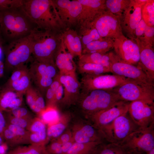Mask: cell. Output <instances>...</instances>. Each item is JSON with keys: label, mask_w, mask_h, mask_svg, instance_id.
Here are the masks:
<instances>
[{"label": "cell", "mask_w": 154, "mask_h": 154, "mask_svg": "<svg viewBox=\"0 0 154 154\" xmlns=\"http://www.w3.org/2000/svg\"><path fill=\"white\" fill-rule=\"evenodd\" d=\"M20 9L39 29L57 33H61L66 29L60 20L52 0H24Z\"/></svg>", "instance_id": "obj_1"}, {"label": "cell", "mask_w": 154, "mask_h": 154, "mask_svg": "<svg viewBox=\"0 0 154 154\" xmlns=\"http://www.w3.org/2000/svg\"><path fill=\"white\" fill-rule=\"evenodd\" d=\"M61 33L34 27L30 35L32 54L39 62L54 61L55 53L61 42Z\"/></svg>", "instance_id": "obj_2"}, {"label": "cell", "mask_w": 154, "mask_h": 154, "mask_svg": "<svg viewBox=\"0 0 154 154\" xmlns=\"http://www.w3.org/2000/svg\"><path fill=\"white\" fill-rule=\"evenodd\" d=\"M19 9L0 11V31L11 41L28 36L34 28L32 23Z\"/></svg>", "instance_id": "obj_3"}, {"label": "cell", "mask_w": 154, "mask_h": 154, "mask_svg": "<svg viewBox=\"0 0 154 154\" xmlns=\"http://www.w3.org/2000/svg\"><path fill=\"white\" fill-rule=\"evenodd\" d=\"M113 89L123 101L154 102V83L129 80Z\"/></svg>", "instance_id": "obj_4"}, {"label": "cell", "mask_w": 154, "mask_h": 154, "mask_svg": "<svg viewBox=\"0 0 154 154\" xmlns=\"http://www.w3.org/2000/svg\"><path fill=\"white\" fill-rule=\"evenodd\" d=\"M81 94L83 97L81 106L90 116L122 100L113 89L94 90Z\"/></svg>", "instance_id": "obj_5"}, {"label": "cell", "mask_w": 154, "mask_h": 154, "mask_svg": "<svg viewBox=\"0 0 154 154\" xmlns=\"http://www.w3.org/2000/svg\"><path fill=\"white\" fill-rule=\"evenodd\" d=\"M32 54V42L30 34L11 41L6 49L5 66L8 70L15 68L29 61Z\"/></svg>", "instance_id": "obj_6"}, {"label": "cell", "mask_w": 154, "mask_h": 154, "mask_svg": "<svg viewBox=\"0 0 154 154\" xmlns=\"http://www.w3.org/2000/svg\"><path fill=\"white\" fill-rule=\"evenodd\" d=\"M120 145L126 154L147 153L154 148V126L139 128L131 133Z\"/></svg>", "instance_id": "obj_7"}, {"label": "cell", "mask_w": 154, "mask_h": 154, "mask_svg": "<svg viewBox=\"0 0 154 154\" xmlns=\"http://www.w3.org/2000/svg\"><path fill=\"white\" fill-rule=\"evenodd\" d=\"M139 128L127 112L118 117L101 131L106 141L120 145L131 133Z\"/></svg>", "instance_id": "obj_8"}, {"label": "cell", "mask_w": 154, "mask_h": 154, "mask_svg": "<svg viewBox=\"0 0 154 154\" xmlns=\"http://www.w3.org/2000/svg\"><path fill=\"white\" fill-rule=\"evenodd\" d=\"M129 80L114 74L84 75L80 83L81 93L97 90L113 89Z\"/></svg>", "instance_id": "obj_9"}, {"label": "cell", "mask_w": 154, "mask_h": 154, "mask_svg": "<svg viewBox=\"0 0 154 154\" xmlns=\"http://www.w3.org/2000/svg\"><path fill=\"white\" fill-rule=\"evenodd\" d=\"M102 38L115 39L123 35L120 18L104 10L91 22Z\"/></svg>", "instance_id": "obj_10"}, {"label": "cell", "mask_w": 154, "mask_h": 154, "mask_svg": "<svg viewBox=\"0 0 154 154\" xmlns=\"http://www.w3.org/2000/svg\"><path fill=\"white\" fill-rule=\"evenodd\" d=\"M128 112L139 128L154 126V102L142 100L130 102Z\"/></svg>", "instance_id": "obj_11"}, {"label": "cell", "mask_w": 154, "mask_h": 154, "mask_svg": "<svg viewBox=\"0 0 154 154\" xmlns=\"http://www.w3.org/2000/svg\"><path fill=\"white\" fill-rule=\"evenodd\" d=\"M147 0H131L120 17L121 27L128 38L135 41V29L142 19L141 7Z\"/></svg>", "instance_id": "obj_12"}, {"label": "cell", "mask_w": 154, "mask_h": 154, "mask_svg": "<svg viewBox=\"0 0 154 154\" xmlns=\"http://www.w3.org/2000/svg\"><path fill=\"white\" fill-rule=\"evenodd\" d=\"M60 20L66 28L77 26L82 10L78 0H52Z\"/></svg>", "instance_id": "obj_13"}, {"label": "cell", "mask_w": 154, "mask_h": 154, "mask_svg": "<svg viewBox=\"0 0 154 154\" xmlns=\"http://www.w3.org/2000/svg\"><path fill=\"white\" fill-rule=\"evenodd\" d=\"M110 72L113 74L130 80L147 83H154L144 72L137 66L121 60L113 53L111 60Z\"/></svg>", "instance_id": "obj_14"}, {"label": "cell", "mask_w": 154, "mask_h": 154, "mask_svg": "<svg viewBox=\"0 0 154 154\" xmlns=\"http://www.w3.org/2000/svg\"><path fill=\"white\" fill-rule=\"evenodd\" d=\"M115 54L121 61L137 66L139 61V50L135 41L123 35L114 40Z\"/></svg>", "instance_id": "obj_15"}, {"label": "cell", "mask_w": 154, "mask_h": 154, "mask_svg": "<svg viewBox=\"0 0 154 154\" xmlns=\"http://www.w3.org/2000/svg\"><path fill=\"white\" fill-rule=\"evenodd\" d=\"M130 102L120 101L111 107L90 116L93 124L101 131L117 118L128 112Z\"/></svg>", "instance_id": "obj_16"}, {"label": "cell", "mask_w": 154, "mask_h": 154, "mask_svg": "<svg viewBox=\"0 0 154 154\" xmlns=\"http://www.w3.org/2000/svg\"><path fill=\"white\" fill-rule=\"evenodd\" d=\"M74 57L65 46L61 37V42L54 56V61L59 70L60 75H66L77 78L76 70V66Z\"/></svg>", "instance_id": "obj_17"}, {"label": "cell", "mask_w": 154, "mask_h": 154, "mask_svg": "<svg viewBox=\"0 0 154 154\" xmlns=\"http://www.w3.org/2000/svg\"><path fill=\"white\" fill-rule=\"evenodd\" d=\"M135 41L139 50V61L137 65L152 82L154 81V51L153 46L138 40Z\"/></svg>", "instance_id": "obj_18"}, {"label": "cell", "mask_w": 154, "mask_h": 154, "mask_svg": "<svg viewBox=\"0 0 154 154\" xmlns=\"http://www.w3.org/2000/svg\"><path fill=\"white\" fill-rule=\"evenodd\" d=\"M78 1L81 5L82 10L78 25L91 22L97 15L105 10V0Z\"/></svg>", "instance_id": "obj_19"}, {"label": "cell", "mask_w": 154, "mask_h": 154, "mask_svg": "<svg viewBox=\"0 0 154 154\" xmlns=\"http://www.w3.org/2000/svg\"><path fill=\"white\" fill-rule=\"evenodd\" d=\"M59 80L64 88V95L62 99L63 102L70 104L79 98L81 85L77 78L59 74Z\"/></svg>", "instance_id": "obj_20"}, {"label": "cell", "mask_w": 154, "mask_h": 154, "mask_svg": "<svg viewBox=\"0 0 154 154\" xmlns=\"http://www.w3.org/2000/svg\"><path fill=\"white\" fill-rule=\"evenodd\" d=\"M54 61L39 62L35 60L28 69L31 79L34 81L40 78L54 79L59 74Z\"/></svg>", "instance_id": "obj_21"}, {"label": "cell", "mask_w": 154, "mask_h": 154, "mask_svg": "<svg viewBox=\"0 0 154 154\" xmlns=\"http://www.w3.org/2000/svg\"><path fill=\"white\" fill-rule=\"evenodd\" d=\"M72 139L74 142L82 143L106 141L102 131L94 124L83 126L76 131Z\"/></svg>", "instance_id": "obj_22"}, {"label": "cell", "mask_w": 154, "mask_h": 154, "mask_svg": "<svg viewBox=\"0 0 154 154\" xmlns=\"http://www.w3.org/2000/svg\"><path fill=\"white\" fill-rule=\"evenodd\" d=\"M23 95L4 87L0 92V110L2 112L9 111L20 106Z\"/></svg>", "instance_id": "obj_23"}, {"label": "cell", "mask_w": 154, "mask_h": 154, "mask_svg": "<svg viewBox=\"0 0 154 154\" xmlns=\"http://www.w3.org/2000/svg\"><path fill=\"white\" fill-rule=\"evenodd\" d=\"M61 37L67 50L74 57L82 55V44L76 31L67 28L61 33Z\"/></svg>", "instance_id": "obj_24"}, {"label": "cell", "mask_w": 154, "mask_h": 154, "mask_svg": "<svg viewBox=\"0 0 154 154\" xmlns=\"http://www.w3.org/2000/svg\"><path fill=\"white\" fill-rule=\"evenodd\" d=\"M114 39L102 38L87 44L82 50V54L89 53H106L113 48Z\"/></svg>", "instance_id": "obj_25"}, {"label": "cell", "mask_w": 154, "mask_h": 154, "mask_svg": "<svg viewBox=\"0 0 154 154\" xmlns=\"http://www.w3.org/2000/svg\"><path fill=\"white\" fill-rule=\"evenodd\" d=\"M77 26L79 28L77 32L80 39L82 49L90 42L102 38L91 22L82 23Z\"/></svg>", "instance_id": "obj_26"}, {"label": "cell", "mask_w": 154, "mask_h": 154, "mask_svg": "<svg viewBox=\"0 0 154 154\" xmlns=\"http://www.w3.org/2000/svg\"><path fill=\"white\" fill-rule=\"evenodd\" d=\"M112 53L105 54L94 53L82 54L79 57L78 62L100 64L110 69Z\"/></svg>", "instance_id": "obj_27"}, {"label": "cell", "mask_w": 154, "mask_h": 154, "mask_svg": "<svg viewBox=\"0 0 154 154\" xmlns=\"http://www.w3.org/2000/svg\"><path fill=\"white\" fill-rule=\"evenodd\" d=\"M78 67L79 72L84 75H98L110 72V68L92 63L78 62Z\"/></svg>", "instance_id": "obj_28"}, {"label": "cell", "mask_w": 154, "mask_h": 154, "mask_svg": "<svg viewBox=\"0 0 154 154\" xmlns=\"http://www.w3.org/2000/svg\"><path fill=\"white\" fill-rule=\"evenodd\" d=\"M131 0H105V10L120 17L121 14L128 6Z\"/></svg>", "instance_id": "obj_29"}, {"label": "cell", "mask_w": 154, "mask_h": 154, "mask_svg": "<svg viewBox=\"0 0 154 154\" xmlns=\"http://www.w3.org/2000/svg\"><path fill=\"white\" fill-rule=\"evenodd\" d=\"M31 79L28 71L20 78L10 83H6L4 87L24 94L31 86Z\"/></svg>", "instance_id": "obj_30"}, {"label": "cell", "mask_w": 154, "mask_h": 154, "mask_svg": "<svg viewBox=\"0 0 154 154\" xmlns=\"http://www.w3.org/2000/svg\"><path fill=\"white\" fill-rule=\"evenodd\" d=\"M91 154H126L119 145L107 141L98 145Z\"/></svg>", "instance_id": "obj_31"}, {"label": "cell", "mask_w": 154, "mask_h": 154, "mask_svg": "<svg viewBox=\"0 0 154 154\" xmlns=\"http://www.w3.org/2000/svg\"><path fill=\"white\" fill-rule=\"evenodd\" d=\"M142 18L147 26L154 27V0H147L141 7Z\"/></svg>", "instance_id": "obj_32"}, {"label": "cell", "mask_w": 154, "mask_h": 154, "mask_svg": "<svg viewBox=\"0 0 154 154\" xmlns=\"http://www.w3.org/2000/svg\"><path fill=\"white\" fill-rule=\"evenodd\" d=\"M9 153L11 154H49L44 146L33 144L28 147H18Z\"/></svg>", "instance_id": "obj_33"}, {"label": "cell", "mask_w": 154, "mask_h": 154, "mask_svg": "<svg viewBox=\"0 0 154 154\" xmlns=\"http://www.w3.org/2000/svg\"><path fill=\"white\" fill-rule=\"evenodd\" d=\"M39 114L44 123L50 125L56 123L59 118L58 112L52 106H47Z\"/></svg>", "instance_id": "obj_34"}, {"label": "cell", "mask_w": 154, "mask_h": 154, "mask_svg": "<svg viewBox=\"0 0 154 154\" xmlns=\"http://www.w3.org/2000/svg\"><path fill=\"white\" fill-rule=\"evenodd\" d=\"M102 142H93L82 143L74 142L70 148L66 153L63 154H70L86 151H93L98 145Z\"/></svg>", "instance_id": "obj_35"}, {"label": "cell", "mask_w": 154, "mask_h": 154, "mask_svg": "<svg viewBox=\"0 0 154 154\" xmlns=\"http://www.w3.org/2000/svg\"><path fill=\"white\" fill-rule=\"evenodd\" d=\"M31 133L38 134L44 142L46 137V131L44 123L41 120L36 119L31 123L28 127Z\"/></svg>", "instance_id": "obj_36"}, {"label": "cell", "mask_w": 154, "mask_h": 154, "mask_svg": "<svg viewBox=\"0 0 154 154\" xmlns=\"http://www.w3.org/2000/svg\"><path fill=\"white\" fill-rule=\"evenodd\" d=\"M61 84L59 74L54 78L52 82L48 88L45 92L47 106H52L53 101L55 92Z\"/></svg>", "instance_id": "obj_37"}, {"label": "cell", "mask_w": 154, "mask_h": 154, "mask_svg": "<svg viewBox=\"0 0 154 154\" xmlns=\"http://www.w3.org/2000/svg\"><path fill=\"white\" fill-rule=\"evenodd\" d=\"M27 103L30 108L34 112L39 114L42 111L37 105L35 97L34 88L31 86L25 94Z\"/></svg>", "instance_id": "obj_38"}, {"label": "cell", "mask_w": 154, "mask_h": 154, "mask_svg": "<svg viewBox=\"0 0 154 154\" xmlns=\"http://www.w3.org/2000/svg\"><path fill=\"white\" fill-rule=\"evenodd\" d=\"M24 1V0H0V11L19 9Z\"/></svg>", "instance_id": "obj_39"}, {"label": "cell", "mask_w": 154, "mask_h": 154, "mask_svg": "<svg viewBox=\"0 0 154 154\" xmlns=\"http://www.w3.org/2000/svg\"><path fill=\"white\" fill-rule=\"evenodd\" d=\"M66 125L63 123H55L49 126L46 131L47 135L49 137H56L60 136L64 130Z\"/></svg>", "instance_id": "obj_40"}, {"label": "cell", "mask_w": 154, "mask_h": 154, "mask_svg": "<svg viewBox=\"0 0 154 154\" xmlns=\"http://www.w3.org/2000/svg\"><path fill=\"white\" fill-rule=\"evenodd\" d=\"M139 40L145 44L153 46L154 42V27L146 25L143 36L141 39Z\"/></svg>", "instance_id": "obj_41"}, {"label": "cell", "mask_w": 154, "mask_h": 154, "mask_svg": "<svg viewBox=\"0 0 154 154\" xmlns=\"http://www.w3.org/2000/svg\"><path fill=\"white\" fill-rule=\"evenodd\" d=\"M13 70L10 77L6 83H10L20 78L28 71V69L25 64L19 66Z\"/></svg>", "instance_id": "obj_42"}, {"label": "cell", "mask_w": 154, "mask_h": 154, "mask_svg": "<svg viewBox=\"0 0 154 154\" xmlns=\"http://www.w3.org/2000/svg\"><path fill=\"white\" fill-rule=\"evenodd\" d=\"M5 127L11 130L16 135L22 139L29 138V134H28L24 128L11 124H6Z\"/></svg>", "instance_id": "obj_43"}, {"label": "cell", "mask_w": 154, "mask_h": 154, "mask_svg": "<svg viewBox=\"0 0 154 154\" xmlns=\"http://www.w3.org/2000/svg\"><path fill=\"white\" fill-rule=\"evenodd\" d=\"M2 137L7 143L11 144H15V141L22 139L20 138L16 135L11 130L6 127H5L3 130Z\"/></svg>", "instance_id": "obj_44"}, {"label": "cell", "mask_w": 154, "mask_h": 154, "mask_svg": "<svg viewBox=\"0 0 154 154\" xmlns=\"http://www.w3.org/2000/svg\"><path fill=\"white\" fill-rule=\"evenodd\" d=\"M146 25L142 18L135 29V40H140L142 38L144 33Z\"/></svg>", "instance_id": "obj_45"}, {"label": "cell", "mask_w": 154, "mask_h": 154, "mask_svg": "<svg viewBox=\"0 0 154 154\" xmlns=\"http://www.w3.org/2000/svg\"><path fill=\"white\" fill-rule=\"evenodd\" d=\"M9 124L15 125L24 128L28 127L30 123L26 119L17 118L13 116L9 117Z\"/></svg>", "instance_id": "obj_46"}, {"label": "cell", "mask_w": 154, "mask_h": 154, "mask_svg": "<svg viewBox=\"0 0 154 154\" xmlns=\"http://www.w3.org/2000/svg\"><path fill=\"white\" fill-rule=\"evenodd\" d=\"M13 116L17 117L26 119L29 116V112L25 108L21 106L14 108L10 111Z\"/></svg>", "instance_id": "obj_47"}, {"label": "cell", "mask_w": 154, "mask_h": 154, "mask_svg": "<svg viewBox=\"0 0 154 154\" xmlns=\"http://www.w3.org/2000/svg\"><path fill=\"white\" fill-rule=\"evenodd\" d=\"M61 147L62 145L57 141L52 143L46 149L49 154H61Z\"/></svg>", "instance_id": "obj_48"}, {"label": "cell", "mask_w": 154, "mask_h": 154, "mask_svg": "<svg viewBox=\"0 0 154 154\" xmlns=\"http://www.w3.org/2000/svg\"><path fill=\"white\" fill-rule=\"evenodd\" d=\"M34 90L36 104L42 111L46 108L44 99L41 93L37 89L34 88Z\"/></svg>", "instance_id": "obj_49"}, {"label": "cell", "mask_w": 154, "mask_h": 154, "mask_svg": "<svg viewBox=\"0 0 154 154\" xmlns=\"http://www.w3.org/2000/svg\"><path fill=\"white\" fill-rule=\"evenodd\" d=\"M63 95L64 88L61 84L55 92L53 101V106L55 103L62 100Z\"/></svg>", "instance_id": "obj_50"}, {"label": "cell", "mask_w": 154, "mask_h": 154, "mask_svg": "<svg viewBox=\"0 0 154 154\" xmlns=\"http://www.w3.org/2000/svg\"><path fill=\"white\" fill-rule=\"evenodd\" d=\"M72 139L71 134L70 133H67L60 136L57 141L62 145Z\"/></svg>", "instance_id": "obj_51"}, {"label": "cell", "mask_w": 154, "mask_h": 154, "mask_svg": "<svg viewBox=\"0 0 154 154\" xmlns=\"http://www.w3.org/2000/svg\"><path fill=\"white\" fill-rule=\"evenodd\" d=\"M74 142L73 139L71 140L62 145V149L63 154L66 153L71 147Z\"/></svg>", "instance_id": "obj_52"}, {"label": "cell", "mask_w": 154, "mask_h": 154, "mask_svg": "<svg viewBox=\"0 0 154 154\" xmlns=\"http://www.w3.org/2000/svg\"><path fill=\"white\" fill-rule=\"evenodd\" d=\"M7 148V146L6 143H3L0 144V154H6Z\"/></svg>", "instance_id": "obj_53"}, {"label": "cell", "mask_w": 154, "mask_h": 154, "mask_svg": "<svg viewBox=\"0 0 154 154\" xmlns=\"http://www.w3.org/2000/svg\"><path fill=\"white\" fill-rule=\"evenodd\" d=\"M4 68L3 64L1 61L0 60V77H1L3 74Z\"/></svg>", "instance_id": "obj_54"}, {"label": "cell", "mask_w": 154, "mask_h": 154, "mask_svg": "<svg viewBox=\"0 0 154 154\" xmlns=\"http://www.w3.org/2000/svg\"><path fill=\"white\" fill-rule=\"evenodd\" d=\"M5 128L0 124V135L2 137L3 133Z\"/></svg>", "instance_id": "obj_55"}, {"label": "cell", "mask_w": 154, "mask_h": 154, "mask_svg": "<svg viewBox=\"0 0 154 154\" xmlns=\"http://www.w3.org/2000/svg\"><path fill=\"white\" fill-rule=\"evenodd\" d=\"M145 154H154V148Z\"/></svg>", "instance_id": "obj_56"}, {"label": "cell", "mask_w": 154, "mask_h": 154, "mask_svg": "<svg viewBox=\"0 0 154 154\" xmlns=\"http://www.w3.org/2000/svg\"><path fill=\"white\" fill-rule=\"evenodd\" d=\"M3 138L1 136V135H0V145L2 143H3Z\"/></svg>", "instance_id": "obj_57"}, {"label": "cell", "mask_w": 154, "mask_h": 154, "mask_svg": "<svg viewBox=\"0 0 154 154\" xmlns=\"http://www.w3.org/2000/svg\"><path fill=\"white\" fill-rule=\"evenodd\" d=\"M145 153H137L131 152L127 153L126 154H145Z\"/></svg>", "instance_id": "obj_58"}, {"label": "cell", "mask_w": 154, "mask_h": 154, "mask_svg": "<svg viewBox=\"0 0 154 154\" xmlns=\"http://www.w3.org/2000/svg\"><path fill=\"white\" fill-rule=\"evenodd\" d=\"M0 46H2L1 40L0 39Z\"/></svg>", "instance_id": "obj_59"}, {"label": "cell", "mask_w": 154, "mask_h": 154, "mask_svg": "<svg viewBox=\"0 0 154 154\" xmlns=\"http://www.w3.org/2000/svg\"><path fill=\"white\" fill-rule=\"evenodd\" d=\"M0 18H1V13L0 12Z\"/></svg>", "instance_id": "obj_60"}, {"label": "cell", "mask_w": 154, "mask_h": 154, "mask_svg": "<svg viewBox=\"0 0 154 154\" xmlns=\"http://www.w3.org/2000/svg\"><path fill=\"white\" fill-rule=\"evenodd\" d=\"M6 154H11L9 152H8L7 153H6Z\"/></svg>", "instance_id": "obj_61"}]
</instances>
